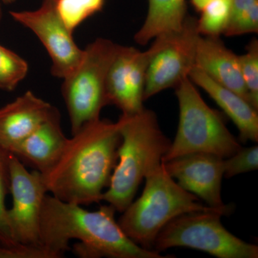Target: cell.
<instances>
[{
	"mask_svg": "<svg viewBox=\"0 0 258 258\" xmlns=\"http://www.w3.org/2000/svg\"><path fill=\"white\" fill-rule=\"evenodd\" d=\"M189 78L195 86L203 88L235 123L241 142H258V110L240 95L218 84L195 66L190 71Z\"/></svg>",
	"mask_w": 258,
	"mask_h": 258,
	"instance_id": "16",
	"label": "cell"
},
{
	"mask_svg": "<svg viewBox=\"0 0 258 258\" xmlns=\"http://www.w3.org/2000/svg\"><path fill=\"white\" fill-rule=\"evenodd\" d=\"M117 122L121 137L118 161L102 201L123 212L134 201L146 176L160 165L171 142L163 133L152 110L144 108L136 114L122 113Z\"/></svg>",
	"mask_w": 258,
	"mask_h": 258,
	"instance_id": "3",
	"label": "cell"
},
{
	"mask_svg": "<svg viewBox=\"0 0 258 258\" xmlns=\"http://www.w3.org/2000/svg\"><path fill=\"white\" fill-rule=\"evenodd\" d=\"M118 47L108 39L97 38L83 50L77 67L62 79L61 91L72 135L86 123L99 119L102 109L109 105L107 74Z\"/></svg>",
	"mask_w": 258,
	"mask_h": 258,
	"instance_id": "6",
	"label": "cell"
},
{
	"mask_svg": "<svg viewBox=\"0 0 258 258\" xmlns=\"http://www.w3.org/2000/svg\"><path fill=\"white\" fill-rule=\"evenodd\" d=\"M212 1V0H190L194 8L198 13H200L203 8Z\"/></svg>",
	"mask_w": 258,
	"mask_h": 258,
	"instance_id": "26",
	"label": "cell"
},
{
	"mask_svg": "<svg viewBox=\"0 0 258 258\" xmlns=\"http://www.w3.org/2000/svg\"><path fill=\"white\" fill-rule=\"evenodd\" d=\"M2 3H5V4H11V3H15L16 0H0Z\"/></svg>",
	"mask_w": 258,
	"mask_h": 258,
	"instance_id": "27",
	"label": "cell"
},
{
	"mask_svg": "<svg viewBox=\"0 0 258 258\" xmlns=\"http://www.w3.org/2000/svg\"><path fill=\"white\" fill-rule=\"evenodd\" d=\"M200 32L198 19L187 15L178 31L161 34L149 47L144 101L168 88H175L189 78L195 67Z\"/></svg>",
	"mask_w": 258,
	"mask_h": 258,
	"instance_id": "8",
	"label": "cell"
},
{
	"mask_svg": "<svg viewBox=\"0 0 258 258\" xmlns=\"http://www.w3.org/2000/svg\"><path fill=\"white\" fill-rule=\"evenodd\" d=\"M241 74L248 93L249 102L258 110V40L252 39L246 52L238 55Z\"/></svg>",
	"mask_w": 258,
	"mask_h": 258,
	"instance_id": "22",
	"label": "cell"
},
{
	"mask_svg": "<svg viewBox=\"0 0 258 258\" xmlns=\"http://www.w3.org/2000/svg\"><path fill=\"white\" fill-rule=\"evenodd\" d=\"M118 122H89L68 138L60 157L41 173L47 193L66 202L89 205L102 201L118 161Z\"/></svg>",
	"mask_w": 258,
	"mask_h": 258,
	"instance_id": "2",
	"label": "cell"
},
{
	"mask_svg": "<svg viewBox=\"0 0 258 258\" xmlns=\"http://www.w3.org/2000/svg\"><path fill=\"white\" fill-rule=\"evenodd\" d=\"M2 2L0 1V23H1L2 19H3V9H2Z\"/></svg>",
	"mask_w": 258,
	"mask_h": 258,
	"instance_id": "28",
	"label": "cell"
},
{
	"mask_svg": "<svg viewBox=\"0 0 258 258\" xmlns=\"http://www.w3.org/2000/svg\"><path fill=\"white\" fill-rule=\"evenodd\" d=\"M10 152L0 147V244L5 247L18 245L10 230L5 198L10 192Z\"/></svg>",
	"mask_w": 258,
	"mask_h": 258,
	"instance_id": "21",
	"label": "cell"
},
{
	"mask_svg": "<svg viewBox=\"0 0 258 258\" xmlns=\"http://www.w3.org/2000/svg\"><path fill=\"white\" fill-rule=\"evenodd\" d=\"M224 176L227 179L233 176L257 170L258 168L257 145L241 148L233 155L224 159Z\"/></svg>",
	"mask_w": 258,
	"mask_h": 258,
	"instance_id": "23",
	"label": "cell"
},
{
	"mask_svg": "<svg viewBox=\"0 0 258 258\" xmlns=\"http://www.w3.org/2000/svg\"><path fill=\"white\" fill-rule=\"evenodd\" d=\"M10 192L13 198L8 220L15 242L40 246V216L47 194L41 173L29 171L18 157L10 153Z\"/></svg>",
	"mask_w": 258,
	"mask_h": 258,
	"instance_id": "9",
	"label": "cell"
},
{
	"mask_svg": "<svg viewBox=\"0 0 258 258\" xmlns=\"http://www.w3.org/2000/svg\"><path fill=\"white\" fill-rule=\"evenodd\" d=\"M29 70L27 61L0 45V89L13 91L25 79Z\"/></svg>",
	"mask_w": 258,
	"mask_h": 258,
	"instance_id": "20",
	"label": "cell"
},
{
	"mask_svg": "<svg viewBox=\"0 0 258 258\" xmlns=\"http://www.w3.org/2000/svg\"><path fill=\"white\" fill-rule=\"evenodd\" d=\"M174 89L179 102V125L161 162L192 153L226 159L240 150L242 146L226 126L221 114L207 104L189 78Z\"/></svg>",
	"mask_w": 258,
	"mask_h": 258,
	"instance_id": "5",
	"label": "cell"
},
{
	"mask_svg": "<svg viewBox=\"0 0 258 258\" xmlns=\"http://www.w3.org/2000/svg\"><path fill=\"white\" fill-rule=\"evenodd\" d=\"M10 14L38 37L52 60L51 74L54 77L63 79L77 67L83 50L76 45L73 32L59 16L56 0H43L37 10L11 11Z\"/></svg>",
	"mask_w": 258,
	"mask_h": 258,
	"instance_id": "10",
	"label": "cell"
},
{
	"mask_svg": "<svg viewBox=\"0 0 258 258\" xmlns=\"http://www.w3.org/2000/svg\"><path fill=\"white\" fill-rule=\"evenodd\" d=\"M151 52L119 45L106 77L108 104L123 114L133 115L144 109L146 77Z\"/></svg>",
	"mask_w": 258,
	"mask_h": 258,
	"instance_id": "12",
	"label": "cell"
},
{
	"mask_svg": "<svg viewBox=\"0 0 258 258\" xmlns=\"http://www.w3.org/2000/svg\"><path fill=\"white\" fill-rule=\"evenodd\" d=\"M67 140L61 127L60 113L55 108L42 124L8 152L44 173L60 157Z\"/></svg>",
	"mask_w": 258,
	"mask_h": 258,
	"instance_id": "14",
	"label": "cell"
},
{
	"mask_svg": "<svg viewBox=\"0 0 258 258\" xmlns=\"http://www.w3.org/2000/svg\"><path fill=\"white\" fill-rule=\"evenodd\" d=\"M106 0H56V9L70 31L74 32L90 17L103 10Z\"/></svg>",
	"mask_w": 258,
	"mask_h": 258,
	"instance_id": "19",
	"label": "cell"
},
{
	"mask_svg": "<svg viewBox=\"0 0 258 258\" xmlns=\"http://www.w3.org/2000/svg\"><path fill=\"white\" fill-rule=\"evenodd\" d=\"M142 196L122 212L118 223L130 240L140 247L154 250L156 239L173 219L192 212H218L200 203L198 197L181 188L166 172L162 164L146 177Z\"/></svg>",
	"mask_w": 258,
	"mask_h": 258,
	"instance_id": "4",
	"label": "cell"
},
{
	"mask_svg": "<svg viewBox=\"0 0 258 258\" xmlns=\"http://www.w3.org/2000/svg\"><path fill=\"white\" fill-rule=\"evenodd\" d=\"M149 9L142 28L134 35L139 45H145L158 35L178 31L182 28L186 13V0H148Z\"/></svg>",
	"mask_w": 258,
	"mask_h": 258,
	"instance_id": "17",
	"label": "cell"
},
{
	"mask_svg": "<svg viewBox=\"0 0 258 258\" xmlns=\"http://www.w3.org/2000/svg\"><path fill=\"white\" fill-rule=\"evenodd\" d=\"M195 66L218 84L232 90L249 102L238 55L227 48L220 37L200 36Z\"/></svg>",
	"mask_w": 258,
	"mask_h": 258,
	"instance_id": "15",
	"label": "cell"
},
{
	"mask_svg": "<svg viewBox=\"0 0 258 258\" xmlns=\"http://www.w3.org/2000/svg\"><path fill=\"white\" fill-rule=\"evenodd\" d=\"M111 205L90 212L47 193L42 205L40 244L50 258H60L75 244L76 255L85 258H174L140 247L130 240L115 220Z\"/></svg>",
	"mask_w": 258,
	"mask_h": 258,
	"instance_id": "1",
	"label": "cell"
},
{
	"mask_svg": "<svg viewBox=\"0 0 258 258\" xmlns=\"http://www.w3.org/2000/svg\"><path fill=\"white\" fill-rule=\"evenodd\" d=\"M55 109L31 91L0 108V147L8 151L31 134Z\"/></svg>",
	"mask_w": 258,
	"mask_h": 258,
	"instance_id": "13",
	"label": "cell"
},
{
	"mask_svg": "<svg viewBox=\"0 0 258 258\" xmlns=\"http://www.w3.org/2000/svg\"><path fill=\"white\" fill-rule=\"evenodd\" d=\"M218 212H192L173 219L161 230L154 249L189 247L219 258H257L258 247L229 232Z\"/></svg>",
	"mask_w": 258,
	"mask_h": 258,
	"instance_id": "7",
	"label": "cell"
},
{
	"mask_svg": "<svg viewBox=\"0 0 258 258\" xmlns=\"http://www.w3.org/2000/svg\"><path fill=\"white\" fill-rule=\"evenodd\" d=\"M0 258H50L41 246L18 244L5 247L0 244Z\"/></svg>",
	"mask_w": 258,
	"mask_h": 258,
	"instance_id": "25",
	"label": "cell"
},
{
	"mask_svg": "<svg viewBox=\"0 0 258 258\" xmlns=\"http://www.w3.org/2000/svg\"><path fill=\"white\" fill-rule=\"evenodd\" d=\"M232 0H212L200 12L198 29L202 36L220 37L230 20Z\"/></svg>",
	"mask_w": 258,
	"mask_h": 258,
	"instance_id": "18",
	"label": "cell"
},
{
	"mask_svg": "<svg viewBox=\"0 0 258 258\" xmlns=\"http://www.w3.org/2000/svg\"><path fill=\"white\" fill-rule=\"evenodd\" d=\"M257 18L258 0H232L230 20L226 29L248 30L254 26Z\"/></svg>",
	"mask_w": 258,
	"mask_h": 258,
	"instance_id": "24",
	"label": "cell"
},
{
	"mask_svg": "<svg viewBox=\"0 0 258 258\" xmlns=\"http://www.w3.org/2000/svg\"><path fill=\"white\" fill-rule=\"evenodd\" d=\"M167 174L186 191L216 210L233 211L232 205L222 199L224 159L208 153H192L161 162Z\"/></svg>",
	"mask_w": 258,
	"mask_h": 258,
	"instance_id": "11",
	"label": "cell"
}]
</instances>
